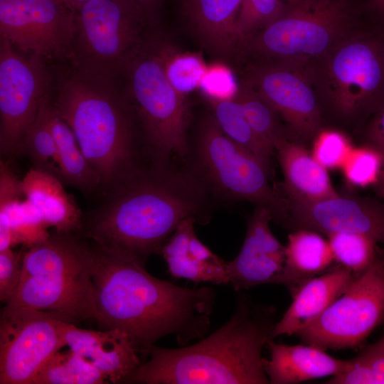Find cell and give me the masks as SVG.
<instances>
[{"label":"cell","instance_id":"ac0fdd59","mask_svg":"<svg viewBox=\"0 0 384 384\" xmlns=\"http://www.w3.org/2000/svg\"><path fill=\"white\" fill-rule=\"evenodd\" d=\"M64 336L70 349L88 361L113 383H122L142 363L129 336L118 329L93 331L68 322Z\"/></svg>","mask_w":384,"mask_h":384},{"label":"cell","instance_id":"7a4b0ae2","mask_svg":"<svg viewBox=\"0 0 384 384\" xmlns=\"http://www.w3.org/2000/svg\"><path fill=\"white\" fill-rule=\"evenodd\" d=\"M103 194L79 230L98 247L144 265L183 220H208L210 193L191 170L142 166Z\"/></svg>","mask_w":384,"mask_h":384},{"label":"cell","instance_id":"1f68e13d","mask_svg":"<svg viewBox=\"0 0 384 384\" xmlns=\"http://www.w3.org/2000/svg\"><path fill=\"white\" fill-rule=\"evenodd\" d=\"M325 383L384 384V336L349 359L346 370Z\"/></svg>","mask_w":384,"mask_h":384},{"label":"cell","instance_id":"9c48e42d","mask_svg":"<svg viewBox=\"0 0 384 384\" xmlns=\"http://www.w3.org/2000/svg\"><path fill=\"white\" fill-rule=\"evenodd\" d=\"M191 152L194 165L192 171L210 193L265 206L272 211L273 219L285 223L287 201L271 187V172L255 156L227 137L210 114L201 122Z\"/></svg>","mask_w":384,"mask_h":384},{"label":"cell","instance_id":"8992f818","mask_svg":"<svg viewBox=\"0 0 384 384\" xmlns=\"http://www.w3.org/2000/svg\"><path fill=\"white\" fill-rule=\"evenodd\" d=\"M122 75L126 79L124 95L135 114L151 164L166 166L173 157H186L190 152V107L186 96L167 79L149 36Z\"/></svg>","mask_w":384,"mask_h":384},{"label":"cell","instance_id":"6da1fadb","mask_svg":"<svg viewBox=\"0 0 384 384\" xmlns=\"http://www.w3.org/2000/svg\"><path fill=\"white\" fill-rule=\"evenodd\" d=\"M92 247L94 319L101 329L124 332L146 357L163 337L174 336L183 346L207 334L214 289L176 285L152 276L137 259Z\"/></svg>","mask_w":384,"mask_h":384},{"label":"cell","instance_id":"f546056e","mask_svg":"<svg viewBox=\"0 0 384 384\" xmlns=\"http://www.w3.org/2000/svg\"><path fill=\"white\" fill-rule=\"evenodd\" d=\"M335 264L358 276L375 260L380 248L378 242L365 235L338 232L327 235Z\"/></svg>","mask_w":384,"mask_h":384},{"label":"cell","instance_id":"e0dca14e","mask_svg":"<svg viewBox=\"0 0 384 384\" xmlns=\"http://www.w3.org/2000/svg\"><path fill=\"white\" fill-rule=\"evenodd\" d=\"M272 211L256 206L248 222L246 235L238 255L225 262V272L237 292L272 284L282 272L285 260V246L270 228Z\"/></svg>","mask_w":384,"mask_h":384},{"label":"cell","instance_id":"bcb514c9","mask_svg":"<svg viewBox=\"0 0 384 384\" xmlns=\"http://www.w3.org/2000/svg\"><path fill=\"white\" fill-rule=\"evenodd\" d=\"M60 1H62L63 2L64 1V0H60ZM63 3H64V2H63Z\"/></svg>","mask_w":384,"mask_h":384},{"label":"cell","instance_id":"7c38bea8","mask_svg":"<svg viewBox=\"0 0 384 384\" xmlns=\"http://www.w3.org/2000/svg\"><path fill=\"white\" fill-rule=\"evenodd\" d=\"M63 316L6 305L0 318V384H31L56 351L66 346Z\"/></svg>","mask_w":384,"mask_h":384},{"label":"cell","instance_id":"8fae6325","mask_svg":"<svg viewBox=\"0 0 384 384\" xmlns=\"http://www.w3.org/2000/svg\"><path fill=\"white\" fill-rule=\"evenodd\" d=\"M384 322V251L318 318L295 335L323 350L359 346Z\"/></svg>","mask_w":384,"mask_h":384},{"label":"cell","instance_id":"e575fe53","mask_svg":"<svg viewBox=\"0 0 384 384\" xmlns=\"http://www.w3.org/2000/svg\"><path fill=\"white\" fill-rule=\"evenodd\" d=\"M169 272L173 277L186 279L194 282H209L215 284H228L225 262L222 264L201 262L190 254L164 258Z\"/></svg>","mask_w":384,"mask_h":384},{"label":"cell","instance_id":"8d00e7d4","mask_svg":"<svg viewBox=\"0 0 384 384\" xmlns=\"http://www.w3.org/2000/svg\"><path fill=\"white\" fill-rule=\"evenodd\" d=\"M199 89L205 97L233 98L239 89L233 71L225 65L213 63L208 66Z\"/></svg>","mask_w":384,"mask_h":384},{"label":"cell","instance_id":"836d02e7","mask_svg":"<svg viewBox=\"0 0 384 384\" xmlns=\"http://www.w3.org/2000/svg\"><path fill=\"white\" fill-rule=\"evenodd\" d=\"M383 153L372 146L353 149L343 164L347 181L353 186L365 187L378 180Z\"/></svg>","mask_w":384,"mask_h":384},{"label":"cell","instance_id":"277c9868","mask_svg":"<svg viewBox=\"0 0 384 384\" xmlns=\"http://www.w3.org/2000/svg\"><path fill=\"white\" fill-rule=\"evenodd\" d=\"M116 80L76 69L62 81L52 102L98 173L102 193L142 166L138 122Z\"/></svg>","mask_w":384,"mask_h":384},{"label":"cell","instance_id":"83f0119b","mask_svg":"<svg viewBox=\"0 0 384 384\" xmlns=\"http://www.w3.org/2000/svg\"><path fill=\"white\" fill-rule=\"evenodd\" d=\"M107 378L73 351L59 350L41 366L31 384H101Z\"/></svg>","mask_w":384,"mask_h":384},{"label":"cell","instance_id":"4dcf8cb0","mask_svg":"<svg viewBox=\"0 0 384 384\" xmlns=\"http://www.w3.org/2000/svg\"><path fill=\"white\" fill-rule=\"evenodd\" d=\"M45 100L35 120L24 136L21 155H25L29 159L33 169L48 172L59 178L56 166V143L48 121Z\"/></svg>","mask_w":384,"mask_h":384},{"label":"cell","instance_id":"d4e9b609","mask_svg":"<svg viewBox=\"0 0 384 384\" xmlns=\"http://www.w3.org/2000/svg\"><path fill=\"white\" fill-rule=\"evenodd\" d=\"M45 110L56 143V166L59 178L64 184L87 194L102 192L101 179L83 154L76 137L65 120L55 110L49 95Z\"/></svg>","mask_w":384,"mask_h":384},{"label":"cell","instance_id":"60d3db41","mask_svg":"<svg viewBox=\"0 0 384 384\" xmlns=\"http://www.w3.org/2000/svg\"><path fill=\"white\" fill-rule=\"evenodd\" d=\"M189 254L201 262H213L222 264L225 262L212 252L196 235L194 233L190 240L189 243Z\"/></svg>","mask_w":384,"mask_h":384},{"label":"cell","instance_id":"2e32d148","mask_svg":"<svg viewBox=\"0 0 384 384\" xmlns=\"http://www.w3.org/2000/svg\"><path fill=\"white\" fill-rule=\"evenodd\" d=\"M286 198L284 225L326 235L347 232L367 235L384 244V204L374 199L338 193L316 201Z\"/></svg>","mask_w":384,"mask_h":384},{"label":"cell","instance_id":"ab89813d","mask_svg":"<svg viewBox=\"0 0 384 384\" xmlns=\"http://www.w3.org/2000/svg\"><path fill=\"white\" fill-rule=\"evenodd\" d=\"M368 139L370 146L384 154V102L369 126Z\"/></svg>","mask_w":384,"mask_h":384},{"label":"cell","instance_id":"f6af8a7d","mask_svg":"<svg viewBox=\"0 0 384 384\" xmlns=\"http://www.w3.org/2000/svg\"><path fill=\"white\" fill-rule=\"evenodd\" d=\"M285 1V3H288L289 1H291L292 0H284Z\"/></svg>","mask_w":384,"mask_h":384},{"label":"cell","instance_id":"f35d334b","mask_svg":"<svg viewBox=\"0 0 384 384\" xmlns=\"http://www.w3.org/2000/svg\"><path fill=\"white\" fill-rule=\"evenodd\" d=\"M196 220L190 218L183 220L162 246L160 252L163 257H179L189 254V243L195 233L193 225Z\"/></svg>","mask_w":384,"mask_h":384},{"label":"cell","instance_id":"7402d4cb","mask_svg":"<svg viewBox=\"0 0 384 384\" xmlns=\"http://www.w3.org/2000/svg\"><path fill=\"white\" fill-rule=\"evenodd\" d=\"M274 152L281 166L285 197L302 201H316L337 195L322 166L306 148L284 139L277 143Z\"/></svg>","mask_w":384,"mask_h":384},{"label":"cell","instance_id":"4fadbf2b","mask_svg":"<svg viewBox=\"0 0 384 384\" xmlns=\"http://www.w3.org/2000/svg\"><path fill=\"white\" fill-rule=\"evenodd\" d=\"M50 80L43 59L18 53L0 37V151L21 156L24 136L48 95Z\"/></svg>","mask_w":384,"mask_h":384},{"label":"cell","instance_id":"4316f807","mask_svg":"<svg viewBox=\"0 0 384 384\" xmlns=\"http://www.w3.org/2000/svg\"><path fill=\"white\" fill-rule=\"evenodd\" d=\"M149 41L175 90L186 96L199 89L208 68L201 54L182 52L169 41L151 33Z\"/></svg>","mask_w":384,"mask_h":384},{"label":"cell","instance_id":"5b68a950","mask_svg":"<svg viewBox=\"0 0 384 384\" xmlns=\"http://www.w3.org/2000/svg\"><path fill=\"white\" fill-rule=\"evenodd\" d=\"M71 233L50 234L24 252L20 282L6 305L94 319L93 247Z\"/></svg>","mask_w":384,"mask_h":384},{"label":"cell","instance_id":"d6986e66","mask_svg":"<svg viewBox=\"0 0 384 384\" xmlns=\"http://www.w3.org/2000/svg\"><path fill=\"white\" fill-rule=\"evenodd\" d=\"M357 275L335 264L293 291L292 302L275 323L271 338L295 335L323 314L351 285Z\"/></svg>","mask_w":384,"mask_h":384},{"label":"cell","instance_id":"ba28073f","mask_svg":"<svg viewBox=\"0 0 384 384\" xmlns=\"http://www.w3.org/2000/svg\"><path fill=\"white\" fill-rule=\"evenodd\" d=\"M152 28L134 0H91L76 12V69L117 79Z\"/></svg>","mask_w":384,"mask_h":384},{"label":"cell","instance_id":"d6a6232c","mask_svg":"<svg viewBox=\"0 0 384 384\" xmlns=\"http://www.w3.org/2000/svg\"><path fill=\"white\" fill-rule=\"evenodd\" d=\"M286 5L284 0H242L235 25L238 50L256 33L278 18Z\"/></svg>","mask_w":384,"mask_h":384},{"label":"cell","instance_id":"5bb4252c","mask_svg":"<svg viewBox=\"0 0 384 384\" xmlns=\"http://www.w3.org/2000/svg\"><path fill=\"white\" fill-rule=\"evenodd\" d=\"M75 16L60 0H0V36L18 52L72 60Z\"/></svg>","mask_w":384,"mask_h":384},{"label":"cell","instance_id":"3957f363","mask_svg":"<svg viewBox=\"0 0 384 384\" xmlns=\"http://www.w3.org/2000/svg\"><path fill=\"white\" fill-rule=\"evenodd\" d=\"M273 306L240 293L234 314L221 327L190 346H153L149 360L122 383L268 384L262 357L272 339Z\"/></svg>","mask_w":384,"mask_h":384},{"label":"cell","instance_id":"603a6c76","mask_svg":"<svg viewBox=\"0 0 384 384\" xmlns=\"http://www.w3.org/2000/svg\"><path fill=\"white\" fill-rule=\"evenodd\" d=\"M63 185L55 175L33 168L21 180L23 198L35 206L47 225L55 232L71 233L79 230L82 217Z\"/></svg>","mask_w":384,"mask_h":384},{"label":"cell","instance_id":"484cf974","mask_svg":"<svg viewBox=\"0 0 384 384\" xmlns=\"http://www.w3.org/2000/svg\"><path fill=\"white\" fill-rule=\"evenodd\" d=\"M205 98L210 114L224 134L259 159L271 172L274 151L254 132L240 103L234 98Z\"/></svg>","mask_w":384,"mask_h":384},{"label":"cell","instance_id":"52a82bcc","mask_svg":"<svg viewBox=\"0 0 384 384\" xmlns=\"http://www.w3.org/2000/svg\"><path fill=\"white\" fill-rule=\"evenodd\" d=\"M282 14L256 33L239 51L262 57L265 62L304 67L325 58L354 23L352 0H292Z\"/></svg>","mask_w":384,"mask_h":384},{"label":"cell","instance_id":"cb8c5ba5","mask_svg":"<svg viewBox=\"0 0 384 384\" xmlns=\"http://www.w3.org/2000/svg\"><path fill=\"white\" fill-rule=\"evenodd\" d=\"M334 263L328 240L316 231L295 230L288 236L284 267L272 284L283 285L292 292L307 280L327 272Z\"/></svg>","mask_w":384,"mask_h":384},{"label":"cell","instance_id":"b9f144b4","mask_svg":"<svg viewBox=\"0 0 384 384\" xmlns=\"http://www.w3.org/2000/svg\"><path fill=\"white\" fill-rule=\"evenodd\" d=\"M144 11L151 27H156L159 21L160 0H134Z\"/></svg>","mask_w":384,"mask_h":384},{"label":"cell","instance_id":"74e56055","mask_svg":"<svg viewBox=\"0 0 384 384\" xmlns=\"http://www.w3.org/2000/svg\"><path fill=\"white\" fill-rule=\"evenodd\" d=\"M23 255L11 248L0 252V300L4 303L12 297L20 282Z\"/></svg>","mask_w":384,"mask_h":384},{"label":"cell","instance_id":"ee69618b","mask_svg":"<svg viewBox=\"0 0 384 384\" xmlns=\"http://www.w3.org/2000/svg\"><path fill=\"white\" fill-rule=\"evenodd\" d=\"M376 194L384 200V154L382 166L377 181L373 185Z\"/></svg>","mask_w":384,"mask_h":384},{"label":"cell","instance_id":"7bdbcfd3","mask_svg":"<svg viewBox=\"0 0 384 384\" xmlns=\"http://www.w3.org/2000/svg\"><path fill=\"white\" fill-rule=\"evenodd\" d=\"M365 8L384 26V0H366Z\"/></svg>","mask_w":384,"mask_h":384},{"label":"cell","instance_id":"44dd1931","mask_svg":"<svg viewBox=\"0 0 384 384\" xmlns=\"http://www.w3.org/2000/svg\"><path fill=\"white\" fill-rule=\"evenodd\" d=\"M242 0H181L182 11L200 44L225 58L238 51L235 21Z\"/></svg>","mask_w":384,"mask_h":384},{"label":"cell","instance_id":"d590c367","mask_svg":"<svg viewBox=\"0 0 384 384\" xmlns=\"http://www.w3.org/2000/svg\"><path fill=\"white\" fill-rule=\"evenodd\" d=\"M352 150L350 141L341 132L325 130L315 137L312 155L325 168L343 166Z\"/></svg>","mask_w":384,"mask_h":384},{"label":"cell","instance_id":"30bf717a","mask_svg":"<svg viewBox=\"0 0 384 384\" xmlns=\"http://www.w3.org/2000/svg\"><path fill=\"white\" fill-rule=\"evenodd\" d=\"M362 32L341 41L324 58V84L344 116L377 112L384 102V34Z\"/></svg>","mask_w":384,"mask_h":384},{"label":"cell","instance_id":"9a60e30c","mask_svg":"<svg viewBox=\"0 0 384 384\" xmlns=\"http://www.w3.org/2000/svg\"><path fill=\"white\" fill-rule=\"evenodd\" d=\"M243 80L275 110L298 138L307 141L319 133L320 108L304 67L264 62L252 66Z\"/></svg>","mask_w":384,"mask_h":384},{"label":"cell","instance_id":"ffe728a7","mask_svg":"<svg viewBox=\"0 0 384 384\" xmlns=\"http://www.w3.org/2000/svg\"><path fill=\"white\" fill-rule=\"evenodd\" d=\"M266 346L270 357L263 358L262 363L271 384H296L334 377L344 372L349 364V360L333 357L310 344L287 345L270 339Z\"/></svg>","mask_w":384,"mask_h":384},{"label":"cell","instance_id":"f1b7e54d","mask_svg":"<svg viewBox=\"0 0 384 384\" xmlns=\"http://www.w3.org/2000/svg\"><path fill=\"white\" fill-rule=\"evenodd\" d=\"M233 98L241 105L258 138L274 152L276 144L288 138L275 110L243 80Z\"/></svg>","mask_w":384,"mask_h":384}]
</instances>
